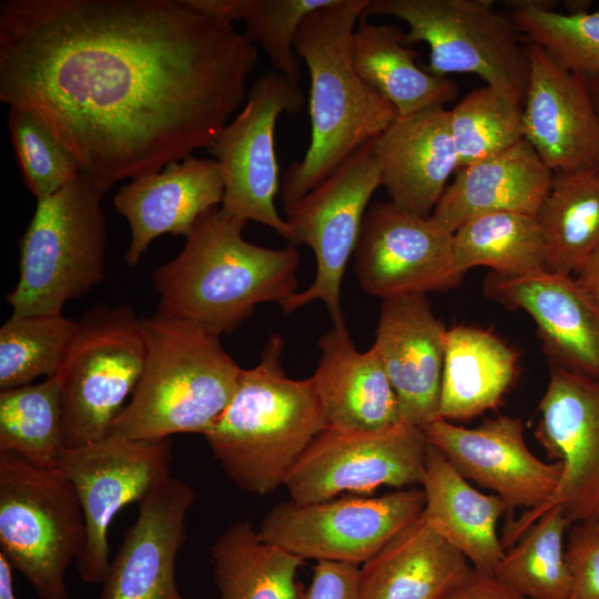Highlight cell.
Returning a JSON list of instances; mask_svg holds the SVG:
<instances>
[{"mask_svg":"<svg viewBox=\"0 0 599 599\" xmlns=\"http://www.w3.org/2000/svg\"><path fill=\"white\" fill-rule=\"evenodd\" d=\"M258 52L184 0H2L0 101L105 193L213 145Z\"/></svg>","mask_w":599,"mask_h":599,"instance_id":"6da1fadb","label":"cell"},{"mask_svg":"<svg viewBox=\"0 0 599 599\" xmlns=\"http://www.w3.org/2000/svg\"><path fill=\"white\" fill-rule=\"evenodd\" d=\"M246 224L221 206L203 214L182 251L152 274L156 313L231 334L258 304H280L295 294L296 245L267 248L247 242Z\"/></svg>","mask_w":599,"mask_h":599,"instance_id":"7a4b0ae2","label":"cell"},{"mask_svg":"<svg viewBox=\"0 0 599 599\" xmlns=\"http://www.w3.org/2000/svg\"><path fill=\"white\" fill-rule=\"evenodd\" d=\"M369 0H334L301 23L294 48L309 73L311 143L301 161L281 177L288 207L364 144L375 140L397 116L396 109L364 82L351 53L356 22Z\"/></svg>","mask_w":599,"mask_h":599,"instance_id":"3957f363","label":"cell"},{"mask_svg":"<svg viewBox=\"0 0 599 599\" xmlns=\"http://www.w3.org/2000/svg\"><path fill=\"white\" fill-rule=\"evenodd\" d=\"M283 348L282 336L271 335L258 364L242 368L231 402L203 434L229 479L251 494L284 486L298 458L326 428L312 376L287 377Z\"/></svg>","mask_w":599,"mask_h":599,"instance_id":"277c9868","label":"cell"},{"mask_svg":"<svg viewBox=\"0 0 599 599\" xmlns=\"http://www.w3.org/2000/svg\"><path fill=\"white\" fill-rule=\"evenodd\" d=\"M142 325V375L109 434L144 440L203 435L231 402L242 368L220 335L204 327L158 313Z\"/></svg>","mask_w":599,"mask_h":599,"instance_id":"5b68a950","label":"cell"},{"mask_svg":"<svg viewBox=\"0 0 599 599\" xmlns=\"http://www.w3.org/2000/svg\"><path fill=\"white\" fill-rule=\"evenodd\" d=\"M103 192L81 172L37 200L19 247V280L6 300L12 314L62 313L105 278Z\"/></svg>","mask_w":599,"mask_h":599,"instance_id":"8992f818","label":"cell"},{"mask_svg":"<svg viewBox=\"0 0 599 599\" xmlns=\"http://www.w3.org/2000/svg\"><path fill=\"white\" fill-rule=\"evenodd\" d=\"M85 544L84 514L67 476L0 451V554L40 599H68L67 571Z\"/></svg>","mask_w":599,"mask_h":599,"instance_id":"52a82bcc","label":"cell"},{"mask_svg":"<svg viewBox=\"0 0 599 599\" xmlns=\"http://www.w3.org/2000/svg\"><path fill=\"white\" fill-rule=\"evenodd\" d=\"M142 317L129 305H97L82 316L55 379L63 407L65 448L109 435L142 375Z\"/></svg>","mask_w":599,"mask_h":599,"instance_id":"ba28073f","label":"cell"},{"mask_svg":"<svg viewBox=\"0 0 599 599\" xmlns=\"http://www.w3.org/2000/svg\"><path fill=\"white\" fill-rule=\"evenodd\" d=\"M394 17L408 24L406 45L426 42L425 71L437 77L473 73L486 84L522 99L528 58L520 32L509 14L491 0H369L361 20Z\"/></svg>","mask_w":599,"mask_h":599,"instance_id":"9c48e42d","label":"cell"},{"mask_svg":"<svg viewBox=\"0 0 599 599\" xmlns=\"http://www.w3.org/2000/svg\"><path fill=\"white\" fill-rule=\"evenodd\" d=\"M425 507L423 489L410 487L377 497H345L321 502L276 504L257 536L302 559L362 566Z\"/></svg>","mask_w":599,"mask_h":599,"instance_id":"30bf717a","label":"cell"},{"mask_svg":"<svg viewBox=\"0 0 599 599\" xmlns=\"http://www.w3.org/2000/svg\"><path fill=\"white\" fill-rule=\"evenodd\" d=\"M380 185L370 141L307 194L285 207L293 244L309 246L316 258V275L311 286L280 303L285 314L313 301H322L331 313L333 325L345 323L341 309L342 280L355 252L370 197Z\"/></svg>","mask_w":599,"mask_h":599,"instance_id":"8fae6325","label":"cell"},{"mask_svg":"<svg viewBox=\"0 0 599 599\" xmlns=\"http://www.w3.org/2000/svg\"><path fill=\"white\" fill-rule=\"evenodd\" d=\"M535 437L554 461L562 463L556 490L541 505L508 519L505 550L544 512L560 506L570 524L599 520V383L549 366Z\"/></svg>","mask_w":599,"mask_h":599,"instance_id":"7c38bea8","label":"cell"},{"mask_svg":"<svg viewBox=\"0 0 599 599\" xmlns=\"http://www.w3.org/2000/svg\"><path fill=\"white\" fill-rule=\"evenodd\" d=\"M171 461L170 438L109 434L92 444L64 448L58 468L75 488L87 525L85 548L77 561L83 582L102 583L111 561L108 530L113 518L170 476Z\"/></svg>","mask_w":599,"mask_h":599,"instance_id":"4fadbf2b","label":"cell"},{"mask_svg":"<svg viewBox=\"0 0 599 599\" xmlns=\"http://www.w3.org/2000/svg\"><path fill=\"white\" fill-rule=\"evenodd\" d=\"M303 102L300 87L274 70L267 71L253 83L245 106L211 146L224 181L221 209L271 227L291 244L292 231L275 206L281 190L275 125L283 112H300Z\"/></svg>","mask_w":599,"mask_h":599,"instance_id":"5bb4252c","label":"cell"},{"mask_svg":"<svg viewBox=\"0 0 599 599\" xmlns=\"http://www.w3.org/2000/svg\"><path fill=\"white\" fill-rule=\"evenodd\" d=\"M429 441L400 422L378 432L325 428L288 473L284 487L297 504L321 502L344 491L422 485Z\"/></svg>","mask_w":599,"mask_h":599,"instance_id":"9a60e30c","label":"cell"},{"mask_svg":"<svg viewBox=\"0 0 599 599\" xmlns=\"http://www.w3.org/2000/svg\"><path fill=\"white\" fill-rule=\"evenodd\" d=\"M354 257L362 290L382 300L453 290L464 276L454 264L453 233L390 200L367 207Z\"/></svg>","mask_w":599,"mask_h":599,"instance_id":"2e32d148","label":"cell"},{"mask_svg":"<svg viewBox=\"0 0 599 599\" xmlns=\"http://www.w3.org/2000/svg\"><path fill=\"white\" fill-rule=\"evenodd\" d=\"M424 433L464 478L495 491L509 510L534 509L558 486L562 463L534 455L517 417L500 415L474 428L438 418Z\"/></svg>","mask_w":599,"mask_h":599,"instance_id":"e0dca14e","label":"cell"},{"mask_svg":"<svg viewBox=\"0 0 599 599\" xmlns=\"http://www.w3.org/2000/svg\"><path fill=\"white\" fill-rule=\"evenodd\" d=\"M524 139L554 174L599 165V119L587 77L559 65L528 42Z\"/></svg>","mask_w":599,"mask_h":599,"instance_id":"ac0fdd59","label":"cell"},{"mask_svg":"<svg viewBox=\"0 0 599 599\" xmlns=\"http://www.w3.org/2000/svg\"><path fill=\"white\" fill-rule=\"evenodd\" d=\"M483 288L487 298L532 318L549 366L599 383V307L572 275L490 272Z\"/></svg>","mask_w":599,"mask_h":599,"instance_id":"d6986e66","label":"cell"},{"mask_svg":"<svg viewBox=\"0 0 599 599\" xmlns=\"http://www.w3.org/2000/svg\"><path fill=\"white\" fill-rule=\"evenodd\" d=\"M446 333L426 294L383 300L373 346L396 394L402 422L422 430L440 418Z\"/></svg>","mask_w":599,"mask_h":599,"instance_id":"ffe728a7","label":"cell"},{"mask_svg":"<svg viewBox=\"0 0 599 599\" xmlns=\"http://www.w3.org/2000/svg\"><path fill=\"white\" fill-rule=\"evenodd\" d=\"M194 490L171 475L140 502L139 515L110 561L99 599H184L175 581Z\"/></svg>","mask_w":599,"mask_h":599,"instance_id":"44dd1931","label":"cell"},{"mask_svg":"<svg viewBox=\"0 0 599 599\" xmlns=\"http://www.w3.org/2000/svg\"><path fill=\"white\" fill-rule=\"evenodd\" d=\"M223 196L222 169L212 159L190 155L130 180L113 196L115 210L130 227L126 264L135 266L163 234L186 237L203 214L222 204Z\"/></svg>","mask_w":599,"mask_h":599,"instance_id":"7402d4cb","label":"cell"},{"mask_svg":"<svg viewBox=\"0 0 599 599\" xmlns=\"http://www.w3.org/2000/svg\"><path fill=\"white\" fill-rule=\"evenodd\" d=\"M373 149L390 201L410 214L429 217L458 170L449 110L436 105L398 115L373 140Z\"/></svg>","mask_w":599,"mask_h":599,"instance_id":"603a6c76","label":"cell"},{"mask_svg":"<svg viewBox=\"0 0 599 599\" xmlns=\"http://www.w3.org/2000/svg\"><path fill=\"white\" fill-rule=\"evenodd\" d=\"M312 376L326 428L378 432L402 422L396 394L377 349H356L345 323L318 339Z\"/></svg>","mask_w":599,"mask_h":599,"instance_id":"cb8c5ba5","label":"cell"},{"mask_svg":"<svg viewBox=\"0 0 599 599\" xmlns=\"http://www.w3.org/2000/svg\"><path fill=\"white\" fill-rule=\"evenodd\" d=\"M554 179L534 148L521 139L510 148L456 171L430 220L449 233L491 212L535 215Z\"/></svg>","mask_w":599,"mask_h":599,"instance_id":"d4e9b609","label":"cell"},{"mask_svg":"<svg viewBox=\"0 0 599 599\" xmlns=\"http://www.w3.org/2000/svg\"><path fill=\"white\" fill-rule=\"evenodd\" d=\"M471 566L420 515L361 566L363 599H447Z\"/></svg>","mask_w":599,"mask_h":599,"instance_id":"484cf974","label":"cell"},{"mask_svg":"<svg viewBox=\"0 0 599 599\" xmlns=\"http://www.w3.org/2000/svg\"><path fill=\"white\" fill-rule=\"evenodd\" d=\"M422 486L425 520L459 550L474 569L493 576L505 554L497 536L498 520L509 510L505 501L474 488L432 444Z\"/></svg>","mask_w":599,"mask_h":599,"instance_id":"4316f807","label":"cell"},{"mask_svg":"<svg viewBox=\"0 0 599 599\" xmlns=\"http://www.w3.org/2000/svg\"><path fill=\"white\" fill-rule=\"evenodd\" d=\"M518 355L491 332L466 325L447 329L439 416L466 422L496 408L512 386Z\"/></svg>","mask_w":599,"mask_h":599,"instance_id":"83f0119b","label":"cell"},{"mask_svg":"<svg viewBox=\"0 0 599 599\" xmlns=\"http://www.w3.org/2000/svg\"><path fill=\"white\" fill-rule=\"evenodd\" d=\"M404 37L398 26L359 20L351 43L356 72L399 116L429 106H445L456 97V83L420 68L416 63L418 53L404 43Z\"/></svg>","mask_w":599,"mask_h":599,"instance_id":"f1b7e54d","label":"cell"},{"mask_svg":"<svg viewBox=\"0 0 599 599\" xmlns=\"http://www.w3.org/2000/svg\"><path fill=\"white\" fill-rule=\"evenodd\" d=\"M545 251V268L575 276L599 244V165L554 174L535 214Z\"/></svg>","mask_w":599,"mask_h":599,"instance_id":"f546056e","label":"cell"},{"mask_svg":"<svg viewBox=\"0 0 599 599\" xmlns=\"http://www.w3.org/2000/svg\"><path fill=\"white\" fill-rule=\"evenodd\" d=\"M219 599H303L295 580L304 559L260 539L236 521L211 548Z\"/></svg>","mask_w":599,"mask_h":599,"instance_id":"4dcf8cb0","label":"cell"},{"mask_svg":"<svg viewBox=\"0 0 599 599\" xmlns=\"http://www.w3.org/2000/svg\"><path fill=\"white\" fill-rule=\"evenodd\" d=\"M453 258L463 274L476 266L508 275L546 270L535 215L518 212L486 213L463 224L453 233Z\"/></svg>","mask_w":599,"mask_h":599,"instance_id":"1f68e13d","label":"cell"},{"mask_svg":"<svg viewBox=\"0 0 599 599\" xmlns=\"http://www.w3.org/2000/svg\"><path fill=\"white\" fill-rule=\"evenodd\" d=\"M64 448L63 407L55 377L0 392V451L52 469L58 468Z\"/></svg>","mask_w":599,"mask_h":599,"instance_id":"d6a6232c","label":"cell"},{"mask_svg":"<svg viewBox=\"0 0 599 599\" xmlns=\"http://www.w3.org/2000/svg\"><path fill=\"white\" fill-rule=\"evenodd\" d=\"M569 525L560 506L544 512L505 550L493 577L529 599H568L564 538Z\"/></svg>","mask_w":599,"mask_h":599,"instance_id":"836d02e7","label":"cell"},{"mask_svg":"<svg viewBox=\"0 0 599 599\" xmlns=\"http://www.w3.org/2000/svg\"><path fill=\"white\" fill-rule=\"evenodd\" d=\"M79 321L54 314H12L0 328V389L54 377Z\"/></svg>","mask_w":599,"mask_h":599,"instance_id":"e575fe53","label":"cell"},{"mask_svg":"<svg viewBox=\"0 0 599 599\" xmlns=\"http://www.w3.org/2000/svg\"><path fill=\"white\" fill-rule=\"evenodd\" d=\"M449 129L459 170L524 139L522 99L485 84L449 110Z\"/></svg>","mask_w":599,"mask_h":599,"instance_id":"d590c367","label":"cell"},{"mask_svg":"<svg viewBox=\"0 0 599 599\" xmlns=\"http://www.w3.org/2000/svg\"><path fill=\"white\" fill-rule=\"evenodd\" d=\"M556 1H507L520 34L541 47L559 65L583 77L599 75V11L568 14Z\"/></svg>","mask_w":599,"mask_h":599,"instance_id":"8d00e7d4","label":"cell"},{"mask_svg":"<svg viewBox=\"0 0 599 599\" xmlns=\"http://www.w3.org/2000/svg\"><path fill=\"white\" fill-rule=\"evenodd\" d=\"M8 128L23 183L37 200L59 192L82 172L73 154L31 112L9 108Z\"/></svg>","mask_w":599,"mask_h":599,"instance_id":"74e56055","label":"cell"},{"mask_svg":"<svg viewBox=\"0 0 599 599\" xmlns=\"http://www.w3.org/2000/svg\"><path fill=\"white\" fill-rule=\"evenodd\" d=\"M334 0H245V38L267 55L273 70L300 87L301 60L294 41L303 20Z\"/></svg>","mask_w":599,"mask_h":599,"instance_id":"f35d334b","label":"cell"},{"mask_svg":"<svg viewBox=\"0 0 599 599\" xmlns=\"http://www.w3.org/2000/svg\"><path fill=\"white\" fill-rule=\"evenodd\" d=\"M565 559L571 577L568 599H599V520L572 525Z\"/></svg>","mask_w":599,"mask_h":599,"instance_id":"ab89813d","label":"cell"},{"mask_svg":"<svg viewBox=\"0 0 599 599\" xmlns=\"http://www.w3.org/2000/svg\"><path fill=\"white\" fill-rule=\"evenodd\" d=\"M306 599H363L361 566L317 561Z\"/></svg>","mask_w":599,"mask_h":599,"instance_id":"60d3db41","label":"cell"},{"mask_svg":"<svg viewBox=\"0 0 599 599\" xmlns=\"http://www.w3.org/2000/svg\"><path fill=\"white\" fill-rule=\"evenodd\" d=\"M447 599H529L490 575L471 567L464 582Z\"/></svg>","mask_w":599,"mask_h":599,"instance_id":"b9f144b4","label":"cell"},{"mask_svg":"<svg viewBox=\"0 0 599 599\" xmlns=\"http://www.w3.org/2000/svg\"><path fill=\"white\" fill-rule=\"evenodd\" d=\"M194 11L202 16L224 23L232 24L234 20H242L245 0H184Z\"/></svg>","mask_w":599,"mask_h":599,"instance_id":"7bdbcfd3","label":"cell"},{"mask_svg":"<svg viewBox=\"0 0 599 599\" xmlns=\"http://www.w3.org/2000/svg\"><path fill=\"white\" fill-rule=\"evenodd\" d=\"M573 277L587 296L599 307V244Z\"/></svg>","mask_w":599,"mask_h":599,"instance_id":"ee69618b","label":"cell"},{"mask_svg":"<svg viewBox=\"0 0 599 599\" xmlns=\"http://www.w3.org/2000/svg\"><path fill=\"white\" fill-rule=\"evenodd\" d=\"M12 570L9 561L0 554V599H17Z\"/></svg>","mask_w":599,"mask_h":599,"instance_id":"f6af8a7d","label":"cell"},{"mask_svg":"<svg viewBox=\"0 0 599 599\" xmlns=\"http://www.w3.org/2000/svg\"><path fill=\"white\" fill-rule=\"evenodd\" d=\"M592 1L590 0H568L565 1V9L568 14H581L589 12Z\"/></svg>","mask_w":599,"mask_h":599,"instance_id":"bcb514c9","label":"cell"},{"mask_svg":"<svg viewBox=\"0 0 599 599\" xmlns=\"http://www.w3.org/2000/svg\"><path fill=\"white\" fill-rule=\"evenodd\" d=\"M592 101L599 119V75L587 77Z\"/></svg>","mask_w":599,"mask_h":599,"instance_id":"7dc6e473","label":"cell"}]
</instances>
